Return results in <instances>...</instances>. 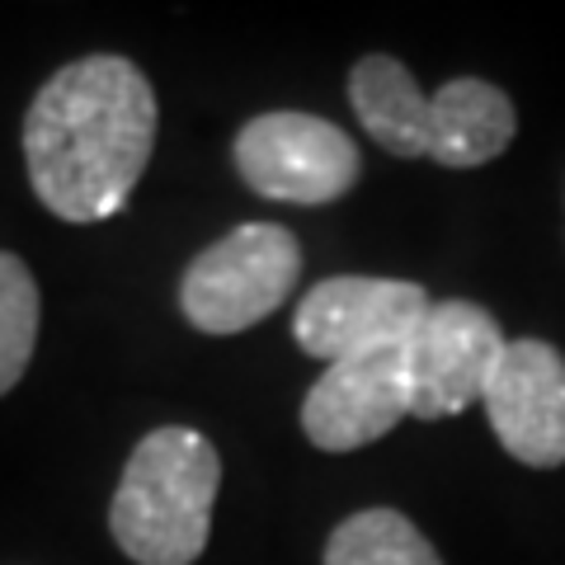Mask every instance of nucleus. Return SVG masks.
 <instances>
[{
    "mask_svg": "<svg viewBox=\"0 0 565 565\" xmlns=\"http://www.w3.org/2000/svg\"><path fill=\"white\" fill-rule=\"evenodd\" d=\"M486 415L500 448L533 471L565 462V359L546 340H509L486 386Z\"/></svg>",
    "mask_w": 565,
    "mask_h": 565,
    "instance_id": "9",
    "label": "nucleus"
},
{
    "mask_svg": "<svg viewBox=\"0 0 565 565\" xmlns=\"http://www.w3.org/2000/svg\"><path fill=\"white\" fill-rule=\"evenodd\" d=\"M349 104L359 128L401 161H434L444 170H476L509 151L519 114L500 85L481 76L444 81L434 95L419 90L411 66L386 52L359 57L349 71Z\"/></svg>",
    "mask_w": 565,
    "mask_h": 565,
    "instance_id": "2",
    "label": "nucleus"
},
{
    "mask_svg": "<svg viewBox=\"0 0 565 565\" xmlns=\"http://www.w3.org/2000/svg\"><path fill=\"white\" fill-rule=\"evenodd\" d=\"M156 151V90L118 52L52 71L24 114V166L39 203L71 226L128 207Z\"/></svg>",
    "mask_w": 565,
    "mask_h": 565,
    "instance_id": "1",
    "label": "nucleus"
},
{
    "mask_svg": "<svg viewBox=\"0 0 565 565\" xmlns=\"http://www.w3.org/2000/svg\"><path fill=\"white\" fill-rule=\"evenodd\" d=\"M39 282H33V269L0 250V396H10L14 386L24 382L33 344H39Z\"/></svg>",
    "mask_w": 565,
    "mask_h": 565,
    "instance_id": "11",
    "label": "nucleus"
},
{
    "mask_svg": "<svg viewBox=\"0 0 565 565\" xmlns=\"http://www.w3.org/2000/svg\"><path fill=\"white\" fill-rule=\"evenodd\" d=\"M222 457L189 424L151 429L132 448L109 504V533L137 565H193L212 533Z\"/></svg>",
    "mask_w": 565,
    "mask_h": 565,
    "instance_id": "3",
    "label": "nucleus"
},
{
    "mask_svg": "<svg viewBox=\"0 0 565 565\" xmlns=\"http://www.w3.org/2000/svg\"><path fill=\"white\" fill-rule=\"evenodd\" d=\"M504 330L500 321L467 302V297H448L424 311V321L405 340V359H411V415L415 419H452L467 405L486 401V386L494 367L504 359Z\"/></svg>",
    "mask_w": 565,
    "mask_h": 565,
    "instance_id": "7",
    "label": "nucleus"
},
{
    "mask_svg": "<svg viewBox=\"0 0 565 565\" xmlns=\"http://www.w3.org/2000/svg\"><path fill=\"white\" fill-rule=\"evenodd\" d=\"M302 278V245L278 222H241L189 259L180 311L203 334H241L274 316Z\"/></svg>",
    "mask_w": 565,
    "mask_h": 565,
    "instance_id": "4",
    "label": "nucleus"
},
{
    "mask_svg": "<svg viewBox=\"0 0 565 565\" xmlns=\"http://www.w3.org/2000/svg\"><path fill=\"white\" fill-rule=\"evenodd\" d=\"M411 359L405 344L353 353L330 363L302 401V434L321 452H359L411 415Z\"/></svg>",
    "mask_w": 565,
    "mask_h": 565,
    "instance_id": "8",
    "label": "nucleus"
},
{
    "mask_svg": "<svg viewBox=\"0 0 565 565\" xmlns=\"http://www.w3.org/2000/svg\"><path fill=\"white\" fill-rule=\"evenodd\" d=\"M429 307V292L411 278L334 274L302 292L292 316V340L330 367L340 359H353V353L405 344Z\"/></svg>",
    "mask_w": 565,
    "mask_h": 565,
    "instance_id": "6",
    "label": "nucleus"
},
{
    "mask_svg": "<svg viewBox=\"0 0 565 565\" xmlns=\"http://www.w3.org/2000/svg\"><path fill=\"white\" fill-rule=\"evenodd\" d=\"M326 565H444L401 509H359L326 542Z\"/></svg>",
    "mask_w": 565,
    "mask_h": 565,
    "instance_id": "10",
    "label": "nucleus"
},
{
    "mask_svg": "<svg viewBox=\"0 0 565 565\" xmlns=\"http://www.w3.org/2000/svg\"><path fill=\"white\" fill-rule=\"evenodd\" d=\"M232 161L259 199L292 207H326L344 199L363 174L359 141L334 128L330 118L302 109L250 118L232 141Z\"/></svg>",
    "mask_w": 565,
    "mask_h": 565,
    "instance_id": "5",
    "label": "nucleus"
}]
</instances>
